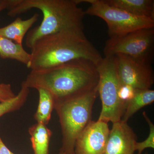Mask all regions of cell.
Wrapping results in <instances>:
<instances>
[{
	"instance_id": "cell-23",
	"label": "cell",
	"mask_w": 154,
	"mask_h": 154,
	"mask_svg": "<svg viewBox=\"0 0 154 154\" xmlns=\"http://www.w3.org/2000/svg\"><path fill=\"white\" fill-rule=\"evenodd\" d=\"M59 154H65L63 152L60 151L59 153Z\"/></svg>"
},
{
	"instance_id": "cell-20",
	"label": "cell",
	"mask_w": 154,
	"mask_h": 154,
	"mask_svg": "<svg viewBox=\"0 0 154 154\" xmlns=\"http://www.w3.org/2000/svg\"><path fill=\"white\" fill-rule=\"evenodd\" d=\"M16 96L11 84H0V103L13 99Z\"/></svg>"
},
{
	"instance_id": "cell-19",
	"label": "cell",
	"mask_w": 154,
	"mask_h": 154,
	"mask_svg": "<svg viewBox=\"0 0 154 154\" xmlns=\"http://www.w3.org/2000/svg\"><path fill=\"white\" fill-rule=\"evenodd\" d=\"M136 91L131 86L120 85L118 93L119 99L126 105L127 103L134 97Z\"/></svg>"
},
{
	"instance_id": "cell-5",
	"label": "cell",
	"mask_w": 154,
	"mask_h": 154,
	"mask_svg": "<svg viewBox=\"0 0 154 154\" xmlns=\"http://www.w3.org/2000/svg\"><path fill=\"white\" fill-rule=\"evenodd\" d=\"M99 75L98 93L102 110L98 121L108 123L120 121L126 105L119 99L120 84L117 72L116 56H105L96 65Z\"/></svg>"
},
{
	"instance_id": "cell-17",
	"label": "cell",
	"mask_w": 154,
	"mask_h": 154,
	"mask_svg": "<svg viewBox=\"0 0 154 154\" xmlns=\"http://www.w3.org/2000/svg\"><path fill=\"white\" fill-rule=\"evenodd\" d=\"M22 82L18 94L13 99L0 103V117L6 113L17 111L25 104L29 96L30 90Z\"/></svg>"
},
{
	"instance_id": "cell-14",
	"label": "cell",
	"mask_w": 154,
	"mask_h": 154,
	"mask_svg": "<svg viewBox=\"0 0 154 154\" xmlns=\"http://www.w3.org/2000/svg\"><path fill=\"white\" fill-rule=\"evenodd\" d=\"M0 57L17 60L28 67L30 54L24 49L22 45L0 36Z\"/></svg>"
},
{
	"instance_id": "cell-24",
	"label": "cell",
	"mask_w": 154,
	"mask_h": 154,
	"mask_svg": "<svg viewBox=\"0 0 154 154\" xmlns=\"http://www.w3.org/2000/svg\"><path fill=\"white\" fill-rule=\"evenodd\" d=\"M144 154H148V153H147V152H146V153H144Z\"/></svg>"
},
{
	"instance_id": "cell-11",
	"label": "cell",
	"mask_w": 154,
	"mask_h": 154,
	"mask_svg": "<svg viewBox=\"0 0 154 154\" xmlns=\"http://www.w3.org/2000/svg\"><path fill=\"white\" fill-rule=\"evenodd\" d=\"M109 5L136 17L154 19V0H103Z\"/></svg>"
},
{
	"instance_id": "cell-12",
	"label": "cell",
	"mask_w": 154,
	"mask_h": 154,
	"mask_svg": "<svg viewBox=\"0 0 154 154\" xmlns=\"http://www.w3.org/2000/svg\"><path fill=\"white\" fill-rule=\"evenodd\" d=\"M39 17L35 14L29 19L23 20L18 17L9 25L0 28V36L10 39L17 44L22 45L23 38L28 30L37 22Z\"/></svg>"
},
{
	"instance_id": "cell-4",
	"label": "cell",
	"mask_w": 154,
	"mask_h": 154,
	"mask_svg": "<svg viewBox=\"0 0 154 154\" xmlns=\"http://www.w3.org/2000/svg\"><path fill=\"white\" fill-rule=\"evenodd\" d=\"M98 90L89 94L54 103L61 128L60 151L75 154L76 141L91 121L92 110L98 94Z\"/></svg>"
},
{
	"instance_id": "cell-16",
	"label": "cell",
	"mask_w": 154,
	"mask_h": 154,
	"mask_svg": "<svg viewBox=\"0 0 154 154\" xmlns=\"http://www.w3.org/2000/svg\"><path fill=\"white\" fill-rule=\"evenodd\" d=\"M39 96L38 107L34 115L37 123L47 125L51 118L54 107V99L50 93L43 88L37 89Z\"/></svg>"
},
{
	"instance_id": "cell-9",
	"label": "cell",
	"mask_w": 154,
	"mask_h": 154,
	"mask_svg": "<svg viewBox=\"0 0 154 154\" xmlns=\"http://www.w3.org/2000/svg\"><path fill=\"white\" fill-rule=\"evenodd\" d=\"M110 130L108 123L91 120L76 141L75 154H104Z\"/></svg>"
},
{
	"instance_id": "cell-2",
	"label": "cell",
	"mask_w": 154,
	"mask_h": 154,
	"mask_svg": "<svg viewBox=\"0 0 154 154\" xmlns=\"http://www.w3.org/2000/svg\"><path fill=\"white\" fill-rule=\"evenodd\" d=\"M27 67L45 69L71 61L86 59L97 65L103 57L86 37L84 28L62 30L39 38L31 48Z\"/></svg>"
},
{
	"instance_id": "cell-1",
	"label": "cell",
	"mask_w": 154,
	"mask_h": 154,
	"mask_svg": "<svg viewBox=\"0 0 154 154\" xmlns=\"http://www.w3.org/2000/svg\"><path fill=\"white\" fill-rule=\"evenodd\" d=\"M99 75L94 63L86 59L71 61L50 68L31 70L22 82L27 88H43L62 102L98 90Z\"/></svg>"
},
{
	"instance_id": "cell-3",
	"label": "cell",
	"mask_w": 154,
	"mask_h": 154,
	"mask_svg": "<svg viewBox=\"0 0 154 154\" xmlns=\"http://www.w3.org/2000/svg\"><path fill=\"white\" fill-rule=\"evenodd\" d=\"M79 0H10L8 15L15 17L32 9L43 14L40 25L29 31L26 45L31 48L39 38L62 30L84 28L85 14L79 8Z\"/></svg>"
},
{
	"instance_id": "cell-22",
	"label": "cell",
	"mask_w": 154,
	"mask_h": 154,
	"mask_svg": "<svg viewBox=\"0 0 154 154\" xmlns=\"http://www.w3.org/2000/svg\"><path fill=\"white\" fill-rule=\"evenodd\" d=\"M10 0H0V12L8 9L10 5Z\"/></svg>"
},
{
	"instance_id": "cell-21",
	"label": "cell",
	"mask_w": 154,
	"mask_h": 154,
	"mask_svg": "<svg viewBox=\"0 0 154 154\" xmlns=\"http://www.w3.org/2000/svg\"><path fill=\"white\" fill-rule=\"evenodd\" d=\"M0 154H15L10 150L3 142L0 137Z\"/></svg>"
},
{
	"instance_id": "cell-13",
	"label": "cell",
	"mask_w": 154,
	"mask_h": 154,
	"mask_svg": "<svg viewBox=\"0 0 154 154\" xmlns=\"http://www.w3.org/2000/svg\"><path fill=\"white\" fill-rule=\"evenodd\" d=\"M34 154H48L52 132L46 125L36 123L28 129Z\"/></svg>"
},
{
	"instance_id": "cell-15",
	"label": "cell",
	"mask_w": 154,
	"mask_h": 154,
	"mask_svg": "<svg viewBox=\"0 0 154 154\" xmlns=\"http://www.w3.org/2000/svg\"><path fill=\"white\" fill-rule=\"evenodd\" d=\"M154 102V91L136 90L134 97L127 103L122 121L127 122L128 119L143 107Z\"/></svg>"
},
{
	"instance_id": "cell-7",
	"label": "cell",
	"mask_w": 154,
	"mask_h": 154,
	"mask_svg": "<svg viewBox=\"0 0 154 154\" xmlns=\"http://www.w3.org/2000/svg\"><path fill=\"white\" fill-rule=\"evenodd\" d=\"M104 53L105 56L124 54L151 65L154 54V28H143L109 38L105 43Z\"/></svg>"
},
{
	"instance_id": "cell-18",
	"label": "cell",
	"mask_w": 154,
	"mask_h": 154,
	"mask_svg": "<svg viewBox=\"0 0 154 154\" xmlns=\"http://www.w3.org/2000/svg\"><path fill=\"white\" fill-rule=\"evenodd\" d=\"M143 115L146 122L148 124L149 132L148 137L143 141L136 142L134 146L135 151H137L138 154H142L144 150L147 148L154 149V125L151 120L148 117L145 111H144Z\"/></svg>"
},
{
	"instance_id": "cell-6",
	"label": "cell",
	"mask_w": 154,
	"mask_h": 154,
	"mask_svg": "<svg viewBox=\"0 0 154 154\" xmlns=\"http://www.w3.org/2000/svg\"><path fill=\"white\" fill-rule=\"evenodd\" d=\"M79 2L91 5L85 11V15L99 17L106 22L110 38L123 36L143 28H154V19L134 16L107 5L103 0H79Z\"/></svg>"
},
{
	"instance_id": "cell-8",
	"label": "cell",
	"mask_w": 154,
	"mask_h": 154,
	"mask_svg": "<svg viewBox=\"0 0 154 154\" xmlns=\"http://www.w3.org/2000/svg\"><path fill=\"white\" fill-rule=\"evenodd\" d=\"M116 56L121 85L131 86L136 90L150 89L154 83V72L151 65L138 61L124 54Z\"/></svg>"
},
{
	"instance_id": "cell-10",
	"label": "cell",
	"mask_w": 154,
	"mask_h": 154,
	"mask_svg": "<svg viewBox=\"0 0 154 154\" xmlns=\"http://www.w3.org/2000/svg\"><path fill=\"white\" fill-rule=\"evenodd\" d=\"M136 134L127 122L113 123L104 154H134Z\"/></svg>"
}]
</instances>
